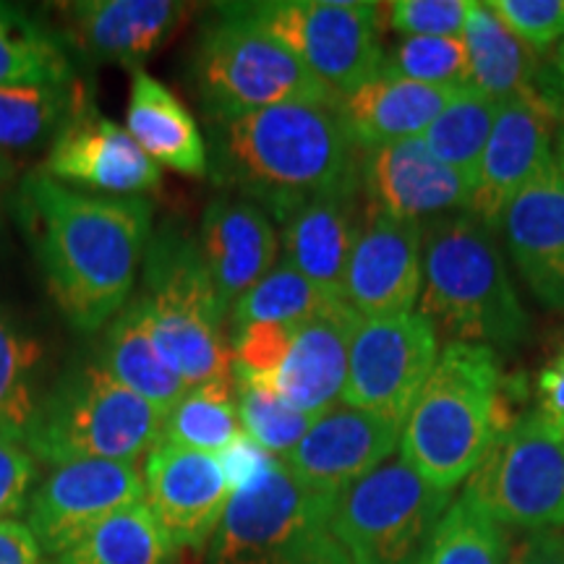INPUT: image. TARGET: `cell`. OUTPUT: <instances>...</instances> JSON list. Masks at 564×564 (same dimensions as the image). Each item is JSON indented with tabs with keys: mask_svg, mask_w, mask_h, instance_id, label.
<instances>
[{
	"mask_svg": "<svg viewBox=\"0 0 564 564\" xmlns=\"http://www.w3.org/2000/svg\"><path fill=\"white\" fill-rule=\"evenodd\" d=\"M512 564H564V531L549 528V531H533L512 552Z\"/></svg>",
	"mask_w": 564,
	"mask_h": 564,
	"instance_id": "cell-46",
	"label": "cell"
},
{
	"mask_svg": "<svg viewBox=\"0 0 564 564\" xmlns=\"http://www.w3.org/2000/svg\"><path fill=\"white\" fill-rule=\"evenodd\" d=\"M230 489L217 455L158 444L144 463V502L178 549L207 552Z\"/></svg>",
	"mask_w": 564,
	"mask_h": 564,
	"instance_id": "cell-16",
	"label": "cell"
},
{
	"mask_svg": "<svg viewBox=\"0 0 564 564\" xmlns=\"http://www.w3.org/2000/svg\"><path fill=\"white\" fill-rule=\"evenodd\" d=\"M175 564H204V552H194V549H181L175 556Z\"/></svg>",
	"mask_w": 564,
	"mask_h": 564,
	"instance_id": "cell-49",
	"label": "cell"
},
{
	"mask_svg": "<svg viewBox=\"0 0 564 564\" xmlns=\"http://www.w3.org/2000/svg\"><path fill=\"white\" fill-rule=\"evenodd\" d=\"M188 6L173 0H76L55 6L58 37L87 61L139 70L173 37Z\"/></svg>",
	"mask_w": 564,
	"mask_h": 564,
	"instance_id": "cell-21",
	"label": "cell"
},
{
	"mask_svg": "<svg viewBox=\"0 0 564 564\" xmlns=\"http://www.w3.org/2000/svg\"><path fill=\"white\" fill-rule=\"evenodd\" d=\"M196 243L228 316L236 301L280 262V232L270 215L236 194L207 204Z\"/></svg>",
	"mask_w": 564,
	"mask_h": 564,
	"instance_id": "cell-23",
	"label": "cell"
},
{
	"mask_svg": "<svg viewBox=\"0 0 564 564\" xmlns=\"http://www.w3.org/2000/svg\"><path fill=\"white\" fill-rule=\"evenodd\" d=\"M419 314L447 343L510 350L528 337L531 319L494 230L470 212L423 225Z\"/></svg>",
	"mask_w": 564,
	"mask_h": 564,
	"instance_id": "cell-3",
	"label": "cell"
},
{
	"mask_svg": "<svg viewBox=\"0 0 564 564\" xmlns=\"http://www.w3.org/2000/svg\"><path fill=\"white\" fill-rule=\"evenodd\" d=\"M19 215L66 322L84 335L108 327L137 285L154 230L152 204L79 192L40 167L21 181Z\"/></svg>",
	"mask_w": 564,
	"mask_h": 564,
	"instance_id": "cell-1",
	"label": "cell"
},
{
	"mask_svg": "<svg viewBox=\"0 0 564 564\" xmlns=\"http://www.w3.org/2000/svg\"><path fill=\"white\" fill-rule=\"evenodd\" d=\"M243 434L238 419V387L236 379H212L188 387L162 423L158 444L196 449V453L217 455Z\"/></svg>",
	"mask_w": 564,
	"mask_h": 564,
	"instance_id": "cell-31",
	"label": "cell"
},
{
	"mask_svg": "<svg viewBox=\"0 0 564 564\" xmlns=\"http://www.w3.org/2000/svg\"><path fill=\"white\" fill-rule=\"evenodd\" d=\"M160 356L188 387L232 377L228 314L199 253L178 223L152 230L133 295Z\"/></svg>",
	"mask_w": 564,
	"mask_h": 564,
	"instance_id": "cell-5",
	"label": "cell"
},
{
	"mask_svg": "<svg viewBox=\"0 0 564 564\" xmlns=\"http://www.w3.org/2000/svg\"><path fill=\"white\" fill-rule=\"evenodd\" d=\"M295 327L288 324H249L230 333V369L236 382L267 384L291 350Z\"/></svg>",
	"mask_w": 564,
	"mask_h": 564,
	"instance_id": "cell-39",
	"label": "cell"
},
{
	"mask_svg": "<svg viewBox=\"0 0 564 564\" xmlns=\"http://www.w3.org/2000/svg\"><path fill=\"white\" fill-rule=\"evenodd\" d=\"M440 358V335L419 312L364 319L350 345L343 403L405 426Z\"/></svg>",
	"mask_w": 564,
	"mask_h": 564,
	"instance_id": "cell-12",
	"label": "cell"
},
{
	"mask_svg": "<svg viewBox=\"0 0 564 564\" xmlns=\"http://www.w3.org/2000/svg\"><path fill=\"white\" fill-rule=\"evenodd\" d=\"M40 345L26 337L0 303V436L24 444L42 394L34 390Z\"/></svg>",
	"mask_w": 564,
	"mask_h": 564,
	"instance_id": "cell-36",
	"label": "cell"
},
{
	"mask_svg": "<svg viewBox=\"0 0 564 564\" xmlns=\"http://www.w3.org/2000/svg\"><path fill=\"white\" fill-rule=\"evenodd\" d=\"M400 436L403 426L398 423L361 408L340 405L319 415L280 460L306 489L337 499L348 486L390 460Z\"/></svg>",
	"mask_w": 564,
	"mask_h": 564,
	"instance_id": "cell-17",
	"label": "cell"
},
{
	"mask_svg": "<svg viewBox=\"0 0 564 564\" xmlns=\"http://www.w3.org/2000/svg\"><path fill=\"white\" fill-rule=\"evenodd\" d=\"M499 230L528 291L564 312V137L544 171L510 202Z\"/></svg>",
	"mask_w": 564,
	"mask_h": 564,
	"instance_id": "cell-20",
	"label": "cell"
},
{
	"mask_svg": "<svg viewBox=\"0 0 564 564\" xmlns=\"http://www.w3.org/2000/svg\"><path fill=\"white\" fill-rule=\"evenodd\" d=\"M470 0H394L382 21L403 37H463Z\"/></svg>",
	"mask_w": 564,
	"mask_h": 564,
	"instance_id": "cell-40",
	"label": "cell"
},
{
	"mask_svg": "<svg viewBox=\"0 0 564 564\" xmlns=\"http://www.w3.org/2000/svg\"><path fill=\"white\" fill-rule=\"evenodd\" d=\"M361 147L337 105H274L209 121V178L270 220L308 196L361 181Z\"/></svg>",
	"mask_w": 564,
	"mask_h": 564,
	"instance_id": "cell-2",
	"label": "cell"
},
{
	"mask_svg": "<svg viewBox=\"0 0 564 564\" xmlns=\"http://www.w3.org/2000/svg\"><path fill=\"white\" fill-rule=\"evenodd\" d=\"M13 175H17V162H13L9 154L0 152V186H3V183H9Z\"/></svg>",
	"mask_w": 564,
	"mask_h": 564,
	"instance_id": "cell-47",
	"label": "cell"
},
{
	"mask_svg": "<svg viewBox=\"0 0 564 564\" xmlns=\"http://www.w3.org/2000/svg\"><path fill=\"white\" fill-rule=\"evenodd\" d=\"M366 202L361 181L308 196L288 207L272 223L280 225V259L324 293L343 299L345 270L361 236Z\"/></svg>",
	"mask_w": 564,
	"mask_h": 564,
	"instance_id": "cell-22",
	"label": "cell"
},
{
	"mask_svg": "<svg viewBox=\"0 0 564 564\" xmlns=\"http://www.w3.org/2000/svg\"><path fill=\"white\" fill-rule=\"evenodd\" d=\"M457 89L426 87L379 70L369 82L340 97L337 108L361 150L419 139L453 102Z\"/></svg>",
	"mask_w": 564,
	"mask_h": 564,
	"instance_id": "cell-25",
	"label": "cell"
},
{
	"mask_svg": "<svg viewBox=\"0 0 564 564\" xmlns=\"http://www.w3.org/2000/svg\"><path fill=\"white\" fill-rule=\"evenodd\" d=\"M192 84L207 121H223L274 105H337L291 51L270 34L217 6L192 55Z\"/></svg>",
	"mask_w": 564,
	"mask_h": 564,
	"instance_id": "cell-8",
	"label": "cell"
},
{
	"mask_svg": "<svg viewBox=\"0 0 564 564\" xmlns=\"http://www.w3.org/2000/svg\"><path fill=\"white\" fill-rule=\"evenodd\" d=\"M507 528H564V436L535 413L507 423L465 491Z\"/></svg>",
	"mask_w": 564,
	"mask_h": 564,
	"instance_id": "cell-11",
	"label": "cell"
},
{
	"mask_svg": "<svg viewBox=\"0 0 564 564\" xmlns=\"http://www.w3.org/2000/svg\"><path fill=\"white\" fill-rule=\"evenodd\" d=\"M335 499L293 478L278 457L232 491L204 564H352L333 533Z\"/></svg>",
	"mask_w": 564,
	"mask_h": 564,
	"instance_id": "cell-7",
	"label": "cell"
},
{
	"mask_svg": "<svg viewBox=\"0 0 564 564\" xmlns=\"http://www.w3.org/2000/svg\"><path fill=\"white\" fill-rule=\"evenodd\" d=\"M512 552L510 528L463 494L442 514L419 564H512Z\"/></svg>",
	"mask_w": 564,
	"mask_h": 564,
	"instance_id": "cell-34",
	"label": "cell"
},
{
	"mask_svg": "<svg viewBox=\"0 0 564 564\" xmlns=\"http://www.w3.org/2000/svg\"><path fill=\"white\" fill-rule=\"evenodd\" d=\"M554 76H556V84H560V89H562V95H564V40H562V45L556 47V53H554Z\"/></svg>",
	"mask_w": 564,
	"mask_h": 564,
	"instance_id": "cell-48",
	"label": "cell"
},
{
	"mask_svg": "<svg viewBox=\"0 0 564 564\" xmlns=\"http://www.w3.org/2000/svg\"><path fill=\"white\" fill-rule=\"evenodd\" d=\"M361 322L356 308L335 301L308 322L299 324L285 364L267 387L299 413L319 419L333 411L337 400H343L350 345Z\"/></svg>",
	"mask_w": 564,
	"mask_h": 564,
	"instance_id": "cell-24",
	"label": "cell"
},
{
	"mask_svg": "<svg viewBox=\"0 0 564 564\" xmlns=\"http://www.w3.org/2000/svg\"><path fill=\"white\" fill-rule=\"evenodd\" d=\"M175 556L178 549L171 544L150 507L137 502L112 512L53 564H175Z\"/></svg>",
	"mask_w": 564,
	"mask_h": 564,
	"instance_id": "cell-29",
	"label": "cell"
},
{
	"mask_svg": "<svg viewBox=\"0 0 564 564\" xmlns=\"http://www.w3.org/2000/svg\"><path fill=\"white\" fill-rule=\"evenodd\" d=\"M505 426L497 350L447 343L408 415L400 457L434 489L453 494L476 474Z\"/></svg>",
	"mask_w": 564,
	"mask_h": 564,
	"instance_id": "cell-4",
	"label": "cell"
},
{
	"mask_svg": "<svg viewBox=\"0 0 564 564\" xmlns=\"http://www.w3.org/2000/svg\"><path fill=\"white\" fill-rule=\"evenodd\" d=\"M560 131V112L541 91L528 89L497 110L481 173L470 194L468 212L497 232L510 202L549 165Z\"/></svg>",
	"mask_w": 564,
	"mask_h": 564,
	"instance_id": "cell-14",
	"label": "cell"
},
{
	"mask_svg": "<svg viewBox=\"0 0 564 564\" xmlns=\"http://www.w3.org/2000/svg\"><path fill=\"white\" fill-rule=\"evenodd\" d=\"M423 280V225L366 209L343 299L361 319L411 314Z\"/></svg>",
	"mask_w": 564,
	"mask_h": 564,
	"instance_id": "cell-19",
	"label": "cell"
},
{
	"mask_svg": "<svg viewBox=\"0 0 564 564\" xmlns=\"http://www.w3.org/2000/svg\"><path fill=\"white\" fill-rule=\"evenodd\" d=\"M144 502L139 460H82L53 468L30 499V531L58 560L123 507Z\"/></svg>",
	"mask_w": 564,
	"mask_h": 564,
	"instance_id": "cell-13",
	"label": "cell"
},
{
	"mask_svg": "<svg viewBox=\"0 0 564 564\" xmlns=\"http://www.w3.org/2000/svg\"><path fill=\"white\" fill-rule=\"evenodd\" d=\"M449 505L453 494L434 489L400 457L335 499L333 533L352 564H419Z\"/></svg>",
	"mask_w": 564,
	"mask_h": 564,
	"instance_id": "cell-10",
	"label": "cell"
},
{
	"mask_svg": "<svg viewBox=\"0 0 564 564\" xmlns=\"http://www.w3.org/2000/svg\"><path fill=\"white\" fill-rule=\"evenodd\" d=\"M42 171L63 186L95 188L108 196H139L162 181L160 167L141 152L131 133L100 116L84 95L53 139Z\"/></svg>",
	"mask_w": 564,
	"mask_h": 564,
	"instance_id": "cell-15",
	"label": "cell"
},
{
	"mask_svg": "<svg viewBox=\"0 0 564 564\" xmlns=\"http://www.w3.org/2000/svg\"><path fill=\"white\" fill-rule=\"evenodd\" d=\"M0 564H47L30 525L0 520Z\"/></svg>",
	"mask_w": 564,
	"mask_h": 564,
	"instance_id": "cell-45",
	"label": "cell"
},
{
	"mask_svg": "<svg viewBox=\"0 0 564 564\" xmlns=\"http://www.w3.org/2000/svg\"><path fill=\"white\" fill-rule=\"evenodd\" d=\"M486 6L533 51L564 40V0H491Z\"/></svg>",
	"mask_w": 564,
	"mask_h": 564,
	"instance_id": "cell-41",
	"label": "cell"
},
{
	"mask_svg": "<svg viewBox=\"0 0 564 564\" xmlns=\"http://www.w3.org/2000/svg\"><path fill=\"white\" fill-rule=\"evenodd\" d=\"M499 105L502 102L491 100L468 84L457 89L453 102L434 118V123L421 137L429 152L460 175L470 188H476L478 173H481V160Z\"/></svg>",
	"mask_w": 564,
	"mask_h": 564,
	"instance_id": "cell-32",
	"label": "cell"
},
{
	"mask_svg": "<svg viewBox=\"0 0 564 564\" xmlns=\"http://www.w3.org/2000/svg\"><path fill=\"white\" fill-rule=\"evenodd\" d=\"M97 361L116 382L129 387L162 415L171 413L188 390V384L160 356L139 303L133 299L102 329Z\"/></svg>",
	"mask_w": 564,
	"mask_h": 564,
	"instance_id": "cell-27",
	"label": "cell"
},
{
	"mask_svg": "<svg viewBox=\"0 0 564 564\" xmlns=\"http://www.w3.org/2000/svg\"><path fill=\"white\" fill-rule=\"evenodd\" d=\"M66 45L30 13L0 3V87L11 84H70Z\"/></svg>",
	"mask_w": 564,
	"mask_h": 564,
	"instance_id": "cell-33",
	"label": "cell"
},
{
	"mask_svg": "<svg viewBox=\"0 0 564 564\" xmlns=\"http://www.w3.org/2000/svg\"><path fill=\"white\" fill-rule=\"evenodd\" d=\"M236 387L238 419H241L243 434H249L270 455L285 457L314 426V415L293 411L267 384L236 382Z\"/></svg>",
	"mask_w": 564,
	"mask_h": 564,
	"instance_id": "cell-38",
	"label": "cell"
},
{
	"mask_svg": "<svg viewBox=\"0 0 564 564\" xmlns=\"http://www.w3.org/2000/svg\"><path fill=\"white\" fill-rule=\"evenodd\" d=\"M335 301L340 299L324 293L319 285H314L295 267L280 259L230 308V333L249 327V324H288V327H299V324L308 322Z\"/></svg>",
	"mask_w": 564,
	"mask_h": 564,
	"instance_id": "cell-35",
	"label": "cell"
},
{
	"mask_svg": "<svg viewBox=\"0 0 564 564\" xmlns=\"http://www.w3.org/2000/svg\"><path fill=\"white\" fill-rule=\"evenodd\" d=\"M37 463L24 444L0 436V520H13L30 505Z\"/></svg>",
	"mask_w": 564,
	"mask_h": 564,
	"instance_id": "cell-42",
	"label": "cell"
},
{
	"mask_svg": "<svg viewBox=\"0 0 564 564\" xmlns=\"http://www.w3.org/2000/svg\"><path fill=\"white\" fill-rule=\"evenodd\" d=\"M126 131L158 167L165 165L192 178H204L209 173L207 141L199 123L178 95L144 68L133 70L131 76Z\"/></svg>",
	"mask_w": 564,
	"mask_h": 564,
	"instance_id": "cell-26",
	"label": "cell"
},
{
	"mask_svg": "<svg viewBox=\"0 0 564 564\" xmlns=\"http://www.w3.org/2000/svg\"><path fill=\"white\" fill-rule=\"evenodd\" d=\"M533 413L564 436V343L539 371Z\"/></svg>",
	"mask_w": 564,
	"mask_h": 564,
	"instance_id": "cell-44",
	"label": "cell"
},
{
	"mask_svg": "<svg viewBox=\"0 0 564 564\" xmlns=\"http://www.w3.org/2000/svg\"><path fill=\"white\" fill-rule=\"evenodd\" d=\"M165 415L110 377L97 358L70 364L40 398L24 447L53 468L139 460L158 447Z\"/></svg>",
	"mask_w": 564,
	"mask_h": 564,
	"instance_id": "cell-6",
	"label": "cell"
},
{
	"mask_svg": "<svg viewBox=\"0 0 564 564\" xmlns=\"http://www.w3.org/2000/svg\"><path fill=\"white\" fill-rule=\"evenodd\" d=\"M291 51L340 97L379 74L382 6L356 0H264L223 6Z\"/></svg>",
	"mask_w": 564,
	"mask_h": 564,
	"instance_id": "cell-9",
	"label": "cell"
},
{
	"mask_svg": "<svg viewBox=\"0 0 564 564\" xmlns=\"http://www.w3.org/2000/svg\"><path fill=\"white\" fill-rule=\"evenodd\" d=\"M361 188L366 209L421 225L468 212L474 194L460 175L429 152L421 137L364 150Z\"/></svg>",
	"mask_w": 564,
	"mask_h": 564,
	"instance_id": "cell-18",
	"label": "cell"
},
{
	"mask_svg": "<svg viewBox=\"0 0 564 564\" xmlns=\"http://www.w3.org/2000/svg\"><path fill=\"white\" fill-rule=\"evenodd\" d=\"M379 70L426 87L460 89L470 84L463 37H405L384 53Z\"/></svg>",
	"mask_w": 564,
	"mask_h": 564,
	"instance_id": "cell-37",
	"label": "cell"
},
{
	"mask_svg": "<svg viewBox=\"0 0 564 564\" xmlns=\"http://www.w3.org/2000/svg\"><path fill=\"white\" fill-rule=\"evenodd\" d=\"M463 42L468 51L470 87L497 102L533 89L539 76V55L523 40L514 37L486 3L470 0Z\"/></svg>",
	"mask_w": 564,
	"mask_h": 564,
	"instance_id": "cell-28",
	"label": "cell"
},
{
	"mask_svg": "<svg viewBox=\"0 0 564 564\" xmlns=\"http://www.w3.org/2000/svg\"><path fill=\"white\" fill-rule=\"evenodd\" d=\"M79 84H11L0 87V152H34L58 137L74 116Z\"/></svg>",
	"mask_w": 564,
	"mask_h": 564,
	"instance_id": "cell-30",
	"label": "cell"
},
{
	"mask_svg": "<svg viewBox=\"0 0 564 564\" xmlns=\"http://www.w3.org/2000/svg\"><path fill=\"white\" fill-rule=\"evenodd\" d=\"M217 460H220L225 481H228V489L232 494L251 484L257 476H262L278 457L259 447L249 434H238L223 453H217Z\"/></svg>",
	"mask_w": 564,
	"mask_h": 564,
	"instance_id": "cell-43",
	"label": "cell"
}]
</instances>
